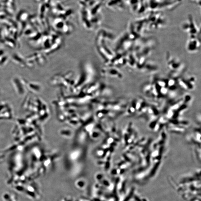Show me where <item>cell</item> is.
Returning <instances> with one entry per match:
<instances>
[{
  "instance_id": "cell-1",
  "label": "cell",
  "mask_w": 201,
  "mask_h": 201,
  "mask_svg": "<svg viewBox=\"0 0 201 201\" xmlns=\"http://www.w3.org/2000/svg\"><path fill=\"white\" fill-rule=\"evenodd\" d=\"M182 28L189 35L190 38H198L197 35H199V33L200 31H199V28L195 24L192 16H188V20L183 23Z\"/></svg>"
},
{
  "instance_id": "cell-2",
  "label": "cell",
  "mask_w": 201,
  "mask_h": 201,
  "mask_svg": "<svg viewBox=\"0 0 201 201\" xmlns=\"http://www.w3.org/2000/svg\"><path fill=\"white\" fill-rule=\"evenodd\" d=\"M200 40L197 38H190L187 44V49L190 52L198 50L200 46Z\"/></svg>"
}]
</instances>
